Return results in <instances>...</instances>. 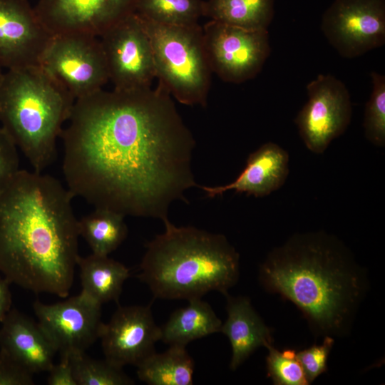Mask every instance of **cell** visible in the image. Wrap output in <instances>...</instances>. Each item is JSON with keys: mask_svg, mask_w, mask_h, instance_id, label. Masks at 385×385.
I'll return each instance as SVG.
<instances>
[{"mask_svg": "<svg viewBox=\"0 0 385 385\" xmlns=\"http://www.w3.org/2000/svg\"><path fill=\"white\" fill-rule=\"evenodd\" d=\"M67 122L61 135L67 188L95 208L165 222L170 205L187 202L185 192L197 186L195 139L159 82L76 99Z\"/></svg>", "mask_w": 385, "mask_h": 385, "instance_id": "1", "label": "cell"}, {"mask_svg": "<svg viewBox=\"0 0 385 385\" xmlns=\"http://www.w3.org/2000/svg\"><path fill=\"white\" fill-rule=\"evenodd\" d=\"M73 198L56 178L26 170L0 194V272L11 284L68 296L79 257Z\"/></svg>", "mask_w": 385, "mask_h": 385, "instance_id": "2", "label": "cell"}, {"mask_svg": "<svg viewBox=\"0 0 385 385\" xmlns=\"http://www.w3.org/2000/svg\"><path fill=\"white\" fill-rule=\"evenodd\" d=\"M264 289L301 311L323 337L348 334L368 289L365 270L336 237L296 234L271 251L259 269Z\"/></svg>", "mask_w": 385, "mask_h": 385, "instance_id": "3", "label": "cell"}, {"mask_svg": "<svg viewBox=\"0 0 385 385\" xmlns=\"http://www.w3.org/2000/svg\"><path fill=\"white\" fill-rule=\"evenodd\" d=\"M163 223L165 232L146 245L138 276L154 297L188 301L212 291L227 294L240 276V255L227 238Z\"/></svg>", "mask_w": 385, "mask_h": 385, "instance_id": "4", "label": "cell"}, {"mask_svg": "<svg viewBox=\"0 0 385 385\" xmlns=\"http://www.w3.org/2000/svg\"><path fill=\"white\" fill-rule=\"evenodd\" d=\"M75 98L41 66L6 70L0 81V123L33 170L57 155L56 143Z\"/></svg>", "mask_w": 385, "mask_h": 385, "instance_id": "5", "label": "cell"}, {"mask_svg": "<svg viewBox=\"0 0 385 385\" xmlns=\"http://www.w3.org/2000/svg\"><path fill=\"white\" fill-rule=\"evenodd\" d=\"M140 17L150 38L159 83L180 103L205 107L212 72L206 56L202 27L198 24L166 25Z\"/></svg>", "mask_w": 385, "mask_h": 385, "instance_id": "6", "label": "cell"}, {"mask_svg": "<svg viewBox=\"0 0 385 385\" xmlns=\"http://www.w3.org/2000/svg\"><path fill=\"white\" fill-rule=\"evenodd\" d=\"M39 66L75 100L103 89L109 81L99 37L91 35H53Z\"/></svg>", "mask_w": 385, "mask_h": 385, "instance_id": "7", "label": "cell"}, {"mask_svg": "<svg viewBox=\"0 0 385 385\" xmlns=\"http://www.w3.org/2000/svg\"><path fill=\"white\" fill-rule=\"evenodd\" d=\"M202 34L212 72L227 83L254 78L270 53L268 30H249L210 20Z\"/></svg>", "mask_w": 385, "mask_h": 385, "instance_id": "8", "label": "cell"}, {"mask_svg": "<svg viewBox=\"0 0 385 385\" xmlns=\"http://www.w3.org/2000/svg\"><path fill=\"white\" fill-rule=\"evenodd\" d=\"M114 89L152 86L156 78L152 47L140 16L128 15L99 37Z\"/></svg>", "mask_w": 385, "mask_h": 385, "instance_id": "9", "label": "cell"}, {"mask_svg": "<svg viewBox=\"0 0 385 385\" xmlns=\"http://www.w3.org/2000/svg\"><path fill=\"white\" fill-rule=\"evenodd\" d=\"M308 101L294 119L307 149L322 154L342 135L352 115L345 84L331 74H319L307 85Z\"/></svg>", "mask_w": 385, "mask_h": 385, "instance_id": "10", "label": "cell"}, {"mask_svg": "<svg viewBox=\"0 0 385 385\" xmlns=\"http://www.w3.org/2000/svg\"><path fill=\"white\" fill-rule=\"evenodd\" d=\"M321 29L344 58L379 48L385 43V0H334L323 14Z\"/></svg>", "mask_w": 385, "mask_h": 385, "instance_id": "11", "label": "cell"}, {"mask_svg": "<svg viewBox=\"0 0 385 385\" xmlns=\"http://www.w3.org/2000/svg\"><path fill=\"white\" fill-rule=\"evenodd\" d=\"M38 323L61 354L85 352L100 338L101 305L83 293L52 304L36 300Z\"/></svg>", "mask_w": 385, "mask_h": 385, "instance_id": "12", "label": "cell"}, {"mask_svg": "<svg viewBox=\"0 0 385 385\" xmlns=\"http://www.w3.org/2000/svg\"><path fill=\"white\" fill-rule=\"evenodd\" d=\"M136 0H38L34 9L52 35L100 37L135 12Z\"/></svg>", "mask_w": 385, "mask_h": 385, "instance_id": "13", "label": "cell"}, {"mask_svg": "<svg viewBox=\"0 0 385 385\" xmlns=\"http://www.w3.org/2000/svg\"><path fill=\"white\" fill-rule=\"evenodd\" d=\"M53 35L28 0H0V66L39 65Z\"/></svg>", "mask_w": 385, "mask_h": 385, "instance_id": "14", "label": "cell"}, {"mask_svg": "<svg viewBox=\"0 0 385 385\" xmlns=\"http://www.w3.org/2000/svg\"><path fill=\"white\" fill-rule=\"evenodd\" d=\"M161 331L153 317L150 306H119L107 324L100 339L105 359L123 367L137 366L155 352Z\"/></svg>", "mask_w": 385, "mask_h": 385, "instance_id": "15", "label": "cell"}, {"mask_svg": "<svg viewBox=\"0 0 385 385\" xmlns=\"http://www.w3.org/2000/svg\"><path fill=\"white\" fill-rule=\"evenodd\" d=\"M1 323V350L33 374L50 370L57 350L38 322L11 309Z\"/></svg>", "mask_w": 385, "mask_h": 385, "instance_id": "16", "label": "cell"}, {"mask_svg": "<svg viewBox=\"0 0 385 385\" xmlns=\"http://www.w3.org/2000/svg\"><path fill=\"white\" fill-rule=\"evenodd\" d=\"M288 153L279 145L268 142L250 154L246 166L232 183L225 185L200 187L213 197L229 190L264 197L280 188L289 173Z\"/></svg>", "mask_w": 385, "mask_h": 385, "instance_id": "17", "label": "cell"}, {"mask_svg": "<svg viewBox=\"0 0 385 385\" xmlns=\"http://www.w3.org/2000/svg\"><path fill=\"white\" fill-rule=\"evenodd\" d=\"M227 317L220 332L228 338L232 348L230 368L237 369L257 348L272 344V330L245 297L227 293Z\"/></svg>", "mask_w": 385, "mask_h": 385, "instance_id": "18", "label": "cell"}, {"mask_svg": "<svg viewBox=\"0 0 385 385\" xmlns=\"http://www.w3.org/2000/svg\"><path fill=\"white\" fill-rule=\"evenodd\" d=\"M77 266L82 293L101 305L118 303L123 284L130 277L128 267L108 255L93 253L83 257L79 255Z\"/></svg>", "mask_w": 385, "mask_h": 385, "instance_id": "19", "label": "cell"}, {"mask_svg": "<svg viewBox=\"0 0 385 385\" xmlns=\"http://www.w3.org/2000/svg\"><path fill=\"white\" fill-rule=\"evenodd\" d=\"M222 324L207 302L192 299L160 327V340L170 346H186L192 341L220 332Z\"/></svg>", "mask_w": 385, "mask_h": 385, "instance_id": "20", "label": "cell"}, {"mask_svg": "<svg viewBox=\"0 0 385 385\" xmlns=\"http://www.w3.org/2000/svg\"><path fill=\"white\" fill-rule=\"evenodd\" d=\"M194 368L185 346H170L165 352H154L139 364L137 375L150 385H192Z\"/></svg>", "mask_w": 385, "mask_h": 385, "instance_id": "21", "label": "cell"}, {"mask_svg": "<svg viewBox=\"0 0 385 385\" xmlns=\"http://www.w3.org/2000/svg\"><path fill=\"white\" fill-rule=\"evenodd\" d=\"M204 16L249 30H267L274 16V0H207Z\"/></svg>", "mask_w": 385, "mask_h": 385, "instance_id": "22", "label": "cell"}, {"mask_svg": "<svg viewBox=\"0 0 385 385\" xmlns=\"http://www.w3.org/2000/svg\"><path fill=\"white\" fill-rule=\"evenodd\" d=\"M124 217L123 214L113 210L95 208L78 220L79 235L87 242L92 253L108 255L127 237Z\"/></svg>", "mask_w": 385, "mask_h": 385, "instance_id": "23", "label": "cell"}, {"mask_svg": "<svg viewBox=\"0 0 385 385\" xmlns=\"http://www.w3.org/2000/svg\"><path fill=\"white\" fill-rule=\"evenodd\" d=\"M135 12L158 24L192 26L204 16V1L136 0Z\"/></svg>", "mask_w": 385, "mask_h": 385, "instance_id": "24", "label": "cell"}, {"mask_svg": "<svg viewBox=\"0 0 385 385\" xmlns=\"http://www.w3.org/2000/svg\"><path fill=\"white\" fill-rule=\"evenodd\" d=\"M77 385H131L133 380L123 370L105 359H94L79 352L69 354Z\"/></svg>", "mask_w": 385, "mask_h": 385, "instance_id": "25", "label": "cell"}, {"mask_svg": "<svg viewBox=\"0 0 385 385\" xmlns=\"http://www.w3.org/2000/svg\"><path fill=\"white\" fill-rule=\"evenodd\" d=\"M371 77L373 87L364 111V135L374 145L384 147L385 76L372 71Z\"/></svg>", "mask_w": 385, "mask_h": 385, "instance_id": "26", "label": "cell"}, {"mask_svg": "<svg viewBox=\"0 0 385 385\" xmlns=\"http://www.w3.org/2000/svg\"><path fill=\"white\" fill-rule=\"evenodd\" d=\"M266 357L267 376L276 385H307L304 370L297 358V351L284 349L282 351L269 345Z\"/></svg>", "mask_w": 385, "mask_h": 385, "instance_id": "27", "label": "cell"}, {"mask_svg": "<svg viewBox=\"0 0 385 385\" xmlns=\"http://www.w3.org/2000/svg\"><path fill=\"white\" fill-rule=\"evenodd\" d=\"M334 343V337L325 336L320 344H314L297 351V358L309 384L327 371V359Z\"/></svg>", "mask_w": 385, "mask_h": 385, "instance_id": "28", "label": "cell"}, {"mask_svg": "<svg viewBox=\"0 0 385 385\" xmlns=\"http://www.w3.org/2000/svg\"><path fill=\"white\" fill-rule=\"evenodd\" d=\"M20 170L17 147L0 125V194Z\"/></svg>", "mask_w": 385, "mask_h": 385, "instance_id": "29", "label": "cell"}, {"mask_svg": "<svg viewBox=\"0 0 385 385\" xmlns=\"http://www.w3.org/2000/svg\"><path fill=\"white\" fill-rule=\"evenodd\" d=\"M33 384V374L0 349V385Z\"/></svg>", "mask_w": 385, "mask_h": 385, "instance_id": "30", "label": "cell"}, {"mask_svg": "<svg viewBox=\"0 0 385 385\" xmlns=\"http://www.w3.org/2000/svg\"><path fill=\"white\" fill-rule=\"evenodd\" d=\"M48 372L49 385H77L69 354H61L60 362L53 364Z\"/></svg>", "mask_w": 385, "mask_h": 385, "instance_id": "31", "label": "cell"}, {"mask_svg": "<svg viewBox=\"0 0 385 385\" xmlns=\"http://www.w3.org/2000/svg\"><path fill=\"white\" fill-rule=\"evenodd\" d=\"M11 283L4 277H0V322L11 309L12 299L10 290Z\"/></svg>", "mask_w": 385, "mask_h": 385, "instance_id": "32", "label": "cell"}, {"mask_svg": "<svg viewBox=\"0 0 385 385\" xmlns=\"http://www.w3.org/2000/svg\"><path fill=\"white\" fill-rule=\"evenodd\" d=\"M2 67L0 66V81L3 76V74H4V71H2Z\"/></svg>", "mask_w": 385, "mask_h": 385, "instance_id": "33", "label": "cell"}]
</instances>
